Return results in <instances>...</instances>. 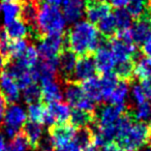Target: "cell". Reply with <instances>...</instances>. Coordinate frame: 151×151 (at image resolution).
Returning a JSON list of instances; mask_svg holds the SVG:
<instances>
[{
  "label": "cell",
  "instance_id": "ee69618b",
  "mask_svg": "<svg viewBox=\"0 0 151 151\" xmlns=\"http://www.w3.org/2000/svg\"><path fill=\"white\" fill-rule=\"evenodd\" d=\"M84 151H101V150H99V147H97V146H95L94 144H91L90 146H88V147H87V148L85 149Z\"/></svg>",
  "mask_w": 151,
  "mask_h": 151
},
{
  "label": "cell",
  "instance_id": "e0dca14e",
  "mask_svg": "<svg viewBox=\"0 0 151 151\" xmlns=\"http://www.w3.org/2000/svg\"><path fill=\"white\" fill-rule=\"evenodd\" d=\"M42 99L48 105L61 101L63 99V89L56 79L40 81Z\"/></svg>",
  "mask_w": 151,
  "mask_h": 151
},
{
  "label": "cell",
  "instance_id": "8992f818",
  "mask_svg": "<svg viewBox=\"0 0 151 151\" xmlns=\"http://www.w3.org/2000/svg\"><path fill=\"white\" fill-rule=\"evenodd\" d=\"M77 132V128L71 124L62 123L53 125L49 130V140L55 151H66Z\"/></svg>",
  "mask_w": 151,
  "mask_h": 151
},
{
  "label": "cell",
  "instance_id": "c3c4849f",
  "mask_svg": "<svg viewBox=\"0 0 151 151\" xmlns=\"http://www.w3.org/2000/svg\"><path fill=\"white\" fill-rule=\"evenodd\" d=\"M142 151H151V146L150 147H147V148H144Z\"/></svg>",
  "mask_w": 151,
  "mask_h": 151
},
{
  "label": "cell",
  "instance_id": "7c38bea8",
  "mask_svg": "<svg viewBox=\"0 0 151 151\" xmlns=\"http://www.w3.org/2000/svg\"><path fill=\"white\" fill-rule=\"evenodd\" d=\"M129 35L132 42L137 46H141L151 35V12L132 22L129 28Z\"/></svg>",
  "mask_w": 151,
  "mask_h": 151
},
{
  "label": "cell",
  "instance_id": "4316f807",
  "mask_svg": "<svg viewBox=\"0 0 151 151\" xmlns=\"http://www.w3.org/2000/svg\"><path fill=\"white\" fill-rule=\"evenodd\" d=\"M134 77L138 80L151 79V59L146 56L138 57L134 61Z\"/></svg>",
  "mask_w": 151,
  "mask_h": 151
},
{
  "label": "cell",
  "instance_id": "bcb514c9",
  "mask_svg": "<svg viewBox=\"0 0 151 151\" xmlns=\"http://www.w3.org/2000/svg\"><path fill=\"white\" fill-rule=\"evenodd\" d=\"M146 123H147V124H148V125H149V127H150V128H151V115H150V117H149L148 121H147V122H146Z\"/></svg>",
  "mask_w": 151,
  "mask_h": 151
},
{
  "label": "cell",
  "instance_id": "7402d4cb",
  "mask_svg": "<svg viewBox=\"0 0 151 151\" xmlns=\"http://www.w3.org/2000/svg\"><path fill=\"white\" fill-rule=\"evenodd\" d=\"M129 90L130 88L127 81L119 80L107 103L115 106H126V101L129 97Z\"/></svg>",
  "mask_w": 151,
  "mask_h": 151
},
{
  "label": "cell",
  "instance_id": "e575fe53",
  "mask_svg": "<svg viewBox=\"0 0 151 151\" xmlns=\"http://www.w3.org/2000/svg\"><path fill=\"white\" fill-rule=\"evenodd\" d=\"M6 146L9 151H27L28 148L30 147L22 132H20L15 138L12 139L11 142L6 144Z\"/></svg>",
  "mask_w": 151,
  "mask_h": 151
},
{
  "label": "cell",
  "instance_id": "603a6c76",
  "mask_svg": "<svg viewBox=\"0 0 151 151\" xmlns=\"http://www.w3.org/2000/svg\"><path fill=\"white\" fill-rule=\"evenodd\" d=\"M124 9L128 12L132 19L137 20L151 12L150 0H129Z\"/></svg>",
  "mask_w": 151,
  "mask_h": 151
},
{
  "label": "cell",
  "instance_id": "836d02e7",
  "mask_svg": "<svg viewBox=\"0 0 151 151\" xmlns=\"http://www.w3.org/2000/svg\"><path fill=\"white\" fill-rule=\"evenodd\" d=\"M23 99L26 104L37 103L42 99V91H40V86L37 84V82H34L30 84L29 86L26 87L24 90H22Z\"/></svg>",
  "mask_w": 151,
  "mask_h": 151
},
{
  "label": "cell",
  "instance_id": "b9f144b4",
  "mask_svg": "<svg viewBox=\"0 0 151 151\" xmlns=\"http://www.w3.org/2000/svg\"><path fill=\"white\" fill-rule=\"evenodd\" d=\"M6 62H7V59L5 58L2 53H0V73L3 71V68H4Z\"/></svg>",
  "mask_w": 151,
  "mask_h": 151
},
{
  "label": "cell",
  "instance_id": "277c9868",
  "mask_svg": "<svg viewBox=\"0 0 151 151\" xmlns=\"http://www.w3.org/2000/svg\"><path fill=\"white\" fill-rule=\"evenodd\" d=\"M27 112L23 106L19 104H11L6 108L3 117V134L5 138L12 140L21 132L23 126L27 122Z\"/></svg>",
  "mask_w": 151,
  "mask_h": 151
},
{
  "label": "cell",
  "instance_id": "4fadbf2b",
  "mask_svg": "<svg viewBox=\"0 0 151 151\" xmlns=\"http://www.w3.org/2000/svg\"><path fill=\"white\" fill-rule=\"evenodd\" d=\"M112 13V5L101 0H85V15L87 21L97 24Z\"/></svg>",
  "mask_w": 151,
  "mask_h": 151
},
{
  "label": "cell",
  "instance_id": "f6af8a7d",
  "mask_svg": "<svg viewBox=\"0 0 151 151\" xmlns=\"http://www.w3.org/2000/svg\"><path fill=\"white\" fill-rule=\"evenodd\" d=\"M3 2H17L18 0H2Z\"/></svg>",
  "mask_w": 151,
  "mask_h": 151
},
{
  "label": "cell",
  "instance_id": "5bb4252c",
  "mask_svg": "<svg viewBox=\"0 0 151 151\" xmlns=\"http://www.w3.org/2000/svg\"><path fill=\"white\" fill-rule=\"evenodd\" d=\"M48 109V115H47L46 124L47 125H56V124L66 123L69 120L71 114L70 106L67 103L57 101L54 104H50Z\"/></svg>",
  "mask_w": 151,
  "mask_h": 151
},
{
  "label": "cell",
  "instance_id": "ab89813d",
  "mask_svg": "<svg viewBox=\"0 0 151 151\" xmlns=\"http://www.w3.org/2000/svg\"><path fill=\"white\" fill-rule=\"evenodd\" d=\"M101 151H123L115 142H112V143H108V144L104 145L101 147Z\"/></svg>",
  "mask_w": 151,
  "mask_h": 151
},
{
  "label": "cell",
  "instance_id": "9a60e30c",
  "mask_svg": "<svg viewBox=\"0 0 151 151\" xmlns=\"http://www.w3.org/2000/svg\"><path fill=\"white\" fill-rule=\"evenodd\" d=\"M61 5L66 23H77L85 15V0H63Z\"/></svg>",
  "mask_w": 151,
  "mask_h": 151
},
{
  "label": "cell",
  "instance_id": "d4e9b609",
  "mask_svg": "<svg viewBox=\"0 0 151 151\" xmlns=\"http://www.w3.org/2000/svg\"><path fill=\"white\" fill-rule=\"evenodd\" d=\"M13 61L19 64L20 66L24 67V68L32 69L40 62V55H38V52L35 47L29 46L19 58Z\"/></svg>",
  "mask_w": 151,
  "mask_h": 151
},
{
  "label": "cell",
  "instance_id": "3957f363",
  "mask_svg": "<svg viewBox=\"0 0 151 151\" xmlns=\"http://www.w3.org/2000/svg\"><path fill=\"white\" fill-rule=\"evenodd\" d=\"M66 21L59 6L42 2L38 4L36 17V32L38 37L47 34H62L66 27Z\"/></svg>",
  "mask_w": 151,
  "mask_h": 151
},
{
  "label": "cell",
  "instance_id": "8d00e7d4",
  "mask_svg": "<svg viewBox=\"0 0 151 151\" xmlns=\"http://www.w3.org/2000/svg\"><path fill=\"white\" fill-rule=\"evenodd\" d=\"M140 85L142 87L144 94L146 96V99L151 103V79L148 80H142L140 82Z\"/></svg>",
  "mask_w": 151,
  "mask_h": 151
},
{
  "label": "cell",
  "instance_id": "5b68a950",
  "mask_svg": "<svg viewBox=\"0 0 151 151\" xmlns=\"http://www.w3.org/2000/svg\"><path fill=\"white\" fill-rule=\"evenodd\" d=\"M63 97H65L66 103L73 109L94 113L95 104L86 96L80 83L66 82L63 90Z\"/></svg>",
  "mask_w": 151,
  "mask_h": 151
},
{
  "label": "cell",
  "instance_id": "74e56055",
  "mask_svg": "<svg viewBox=\"0 0 151 151\" xmlns=\"http://www.w3.org/2000/svg\"><path fill=\"white\" fill-rule=\"evenodd\" d=\"M141 51H142L144 56L151 59V35L146 40H144L143 44L141 45Z\"/></svg>",
  "mask_w": 151,
  "mask_h": 151
},
{
  "label": "cell",
  "instance_id": "2e32d148",
  "mask_svg": "<svg viewBox=\"0 0 151 151\" xmlns=\"http://www.w3.org/2000/svg\"><path fill=\"white\" fill-rule=\"evenodd\" d=\"M3 34V33H2ZM29 42L26 38L22 40H7L3 36L2 42L0 46V50L7 60H16L19 58L22 54L26 51V49L29 47Z\"/></svg>",
  "mask_w": 151,
  "mask_h": 151
},
{
  "label": "cell",
  "instance_id": "f1b7e54d",
  "mask_svg": "<svg viewBox=\"0 0 151 151\" xmlns=\"http://www.w3.org/2000/svg\"><path fill=\"white\" fill-rule=\"evenodd\" d=\"M99 80H101V87L104 101H108V99L111 96L115 87L117 86L119 79L114 73H106V75H101Z\"/></svg>",
  "mask_w": 151,
  "mask_h": 151
},
{
  "label": "cell",
  "instance_id": "30bf717a",
  "mask_svg": "<svg viewBox=\"0 0 151 151\" xmlns=\"http://www.w3.org/2000/svg\"><path fill=\"white\" fill-rule=\"evenodd\" d=\"M93 59H94L97 73L101 75L113 73L117 64L108 42H105V44L101 42V46L95 50Z\"/></svg>",
  "mask_w": 151,
  "mask_h": 151
},
{
  "label": "cell",
  "instance_id": "484cf974",
  "mask_svg": "<svg viewBox=\"0 0 151 151\" xmlns=\"http://www.w3.org/2000/svg\"><path fill=\"white\" fill-rule=\"evenodd\" d=\"M26 112H27V117L29 118V121L36 122L40 124H46L48 109L42 103L37 101V103L30 104L28 105Z\"/></svg>",
  "mask_w": 151,
  "mask_h": 151
},
{
  "label": "cell",
  "instance_id": "cb8c5ba5",
  "mask_svg": "<svg viewBox=\"0 0 151 151\" xmlns=\"http://www.w3.org/2000/svg\"><path fill=\"white\" fill-rule=\"evenodd\" d=\"M70 124L76 128L89 127L91 123L94 121V113H91L84 110L73 109L70 114Z\"/></svg>",
  "mask_w": 151,
  "mask_h": 151
},
{
  "label": "cell",
  "instance_id": "52a82bcc",
  "mask_svg": "<svg viewBox=\"0 0 151 151\" xmlns=\"http://www.w3.org/2000/svg\"><path fill=\"white\" fill-rule=\"evenodd\" d=\"M65 40L62 34H47L38 37L36 50L42 59L59 58L62 51L65 49Z\"/></svg>",
  "mask_w": 151,
  "mask_h": 151
},
{
  "label": "cell",
  "instance_id": "7dc6e473",
  "mask_svg": "<svg viewBox=\"0 0 151 151\" xmlns=\"http://www.w3.org/2000/svg\"><path fill=\"white\" fill-rule=\"evenodd\" d=\"M2 38H3L2 31H0V46H1V42H2Z\"/></svg>",
  "mask_w": 151,
  "mask_h": 151
},
{
  "label": "cell",
  "instance_id": "ac0fdd59",
  "mask_svg": "<svg viewBox=\"0 0 151 151\" xmlns=\"http://www.w3.org/2000/svg\"><path fill=\"white\" fill-rule=\"evenodd\" d=\"M3 36L7 40H22L31 35V29L21 18L4 24Z\"/></svg>",
  "mask_w": 151,
  "mask_h": 151
},
{
  "label": "cell",
  "instance_id": "f907efd6",
  "mask_svg": "<svg viewBox=\"0 0 151 151\" xmlns=\"http://www.w3.org/2000/svg\"><path fill=\"white\" fill-rule=\"evenodd\" d=\"M101 1H104V2H111V0H101Z\"/></svg>",
  "mask_w": 151,
  "mask_h": 151
},
{
  "label": "cell",
  "instance_id": "f5cc1de1",
  "mask_svg": "<svg viewBox=\"0 0 151 151\" xmlns=\"http://www.w3.org/2000/svg\"><path fill=\"white\" fill-rule=\"evenodd\" d=\"M149 144H150V146H151V138H150V142H149Z\"/></svg>",
  "mask_w": 151,
  "mask_h": 151
},
{
  "label": "cell",
  "instance_id": "4dcf8cb0",
  "mask_svg": "<svg viewBox=\"0 0 151 151\" xmlns=\"http://www.w3.org/2000/svg\"><path fill=\"white\" fill-rule=\"evenodd\" d=\"M114 17L116 20V24H117V29L118 32L126 31L128 30L132 25V16L128 14V12L125 9H116L115 12H113Z\"/></svg>",
  "mask_w": 151,
  "mask_h": 151
},
{
  "label": "cell",
  "instance_id": "60d3db41",
  "mask_svg": "<svg viewBox=\"0 0 151 151\" xmlns=\"http://www.w3.org/2000/svg\"><path fill=\"white\" fill-rule=\"evenodd\" d=\"M129 0H111V5L116 9H124Z\"/></svg>",
  "mask_w": 151,
  "mask_h": 151
},
{
  "label": "cell",
  "instance_id": "816d5d0a",
  "mask_svg": "<svg viewBox=\"0 0 151 151\" xmlns=\"http://www.w3.org/2000/svg\"><path fill=\"white\" fill-rule=\"evenodd\" d=\"M0 13H1V4H0Z\"/></svg>",
  "mask_w": 151,
  "mask_h": 151
},
{
  "label": "cell",
  "instance_id": "7bdbcfd3",
  "mask_svg": "<svg viewBox=\"0 0 151 151\" xmlns=\"http://www.w3.org/2000/svg\"><path fill=\"white\" fill-rule=\"evenodd\" d=\"M63 0H45V2L48 3V4H51V5H55V6H59L61 5Z\"/></svg>",
  "mask_w": 151,
  "mask_h": 151
},
{
  "label": "cell",
  "instance_id": "8fae6325",
  "mask_svg": "<svg viewBox=\"0 0 151 151\" xmlns=\"http://www.w3.org/2000/svg\"><path fill=\"white\" fill-rule=\"evenodd\" d=\"M0 93L9 104H16L21 99V89L17 81L7 70L0 73Z\"/></svg>",
  "mask_w": 151,
  "mask_h": 151
},
{
  "label": "cell",
  "instance_id": "7a4b0ae2",
  "mask_svg": "<svg viewBox=\"0 0 151 151\" xmlns=\"http://www.w3.org/2000/svg\"><path fill=\"white\" fill-rule=\"evenodd\" d=\"M95 24L81 20L73 24L66 33L65 44L69 51L77 56H86L94 53L101 46V37Z\"/></svg>",
  "mask_w": 151,
  "mask_h": 151
},
{
  "label": "cell",
  "instance_id": "83f0119b",
  "mask_svg": "<svg viewBox=\"0 0 151 151\" xmlns=\"http://www.w3.org/2000/svg\"><path fill=\"white\" fill-rule=\"evenodd\" d=\"M97 29H99L101 35L104 36L105 38H111L117 34V24H116L113 12L106 18H104L101 22L97 23Z\"/></svg>",
  "mask_w": 151,
  "mask_h": 151
},
{
  "label": "cell",
  "instance_id": "f35d334b",
  "mask_svg": "<svg viewBox=\"0 0 151 151\" xmlns=\"http://www.w3.org/2000/svg\"><path fill=\"white\" fill-rule=\"evenodd\" d=\"M6 103L7 101H5L3 95L0 93V123L3 121V117H4L5 111H6V108H7Z\"/></svg>",
  "mask_w": 151,
  "mask_h": 151
},
{
  "label": "cell",
  "instance_id": "6da1fadb",
  "mask_svg": "<svg viewBox=\"0 0 151 151\" xmlns=\"http://www.w3.org/2000/svg\"><path fill=\"white\" fill-rule=\"evenodd\" d=\"M151 128L146 122L134 120L129 111H126L119 120L115 143L123 151H138L149 144Z\"/></svg>",
  "mask_w": 151,
  "mask_h": 151
},
{
  "label": "cell",
  "instance_id": "1f68e13d",
  "mask_svg": "<svg viewBox=\"0 0 151 151\" xmlns=\"http://www.w3.org/2000/svg\"><path fill=\"white\" fill-rule=\"evenodd\" d=\"M134 61H125V62L118 63L113 73L117 76L119 80L129 81L132 78H134Z\"/></svg>",
  "mask_w": 151,
  "mask_h": 151
},
{
  "label": "cell",
  "instance_id": "44dd1931",
  "mask_svg": "<svg viewBox=\"0 0 151 151\" xmlns=\"http://www.w3.org/2000/svg\"><path fill=\"white\" fill-rule=\"evenodd\" d=\"M80 84L84 93L86 94V96L89 99H91L94 104L104 101L101 87V80H99V77L94 76V77L87 79V80H85L84 82L80 83Z\"/></svg>",
  "mask_w": 151,
  "mask_h": 151
},
{
  "label": "cell",
  "instance_id": "9c48e42d",
  "mask_svg": "<svg viewBox=\"0 0 151 151\" xmlns=\"http://www.w3.org/2000/svg\"><path fill=\"white\" fill-rule=\"evenodd\" d=\"M96 73L97 70L93 57L91 55L80 56V58L77 60V63H76L73 75L67 82L82 83L87 79L96 76Z\"/></svg>",
  "mask_w": 151,
  "mask_h": 151
},
{
  "label": "cell",
  "instance_id": "d590c367",
  "mask_svg": "<svg viewBox=\"0 0 151 151\" xmlns=\"http://www.w3.org/2000/svg\"><path fill=\"white\" fill-rule=\"evenodd\" d=\"M129 96L132 97V101H134L136 106L147 101L146 96H145L144 91H143L140 83H139V84L132 85V88H130V90H129Z\"/></svg>",
  "mask_w": 151,
  "mask_h": 151
},
{
  "label": "cell",
  "instance_id": "d6986e66",
  "mask_svg": "<svg viewBox=\"0 0 151 151\" xmlns=\"http://www.w3.org/2000/svg\"><path fill=\"white\" fill-rule=\"evenodd\" d=\"M22 134L27 140L28 144L31 148L36 149L40 146V143L42 141L44 136V129L42 124L36 123V122L27 121L25 125L22 128Z\"/></svg>",
  "mask_w": 151,
  "mask_h": 151
},
{
  "label": "cell",
  "instance_id": "d6a6232c",
  "mask_svg": "<svg viewBox=\"0 0 151 151\" xmlns=\"http://www.w3.org/2000/svg\"><path fill=\"white\" fill-rule=\"evenodd\" d=\"M134 120L140 122H147L151 115V103L145 101L140 105H137L132 111L129 112Z\"/></svg>",
  "mask_w": 151,
  "mask_h": 151
},
{
  "label": "cell",
  "instance_id": "681fc988",
  "mask_svg": "<svg viewBox=\"0 0 151 151\" xmlns=\"http://www.w3.org/2000/svg\"><path fill=\"white\" fill-rule=\"evenodd\" d=\"M42 151H54L53 149H42Z\"/></svg>",
  "mask_w": 151,
  "mask_h": 151
},
{
  "label": "cell",
  "instance_id": "f546056e",
  "mask_svg": "<svg viewBox=\"0 0 151 151\" xmlns=\"http://www.w3.org/2000/svg\"><path fill=\"white\" fill-rule=\"evenodd\" d=\"M1 13L3 14L4 24H7L20 18L21 4L18 2H2L1 3Z\"/></svg>",
  "mask_w": 151,
  "mask_h": 151
},
{
  "label": "cell",
  "instance_id": "ffe728a7",
  "mask_svg": "<svg viewBox=\"0 0 151 151\" xmlns=\"http://www.w3.org/2000/svg\"><path fill=\"white\" fill-rule=\"evenodd\" d=\"M77 60H78L77 55L69 51L68 49H64L59 56V71L66 82L69 81L73 75Z\"/></svg>",
  "mask_w": 151,
  "mask_h": 151
},
{
  "label": "cell",
  "instance_id": "ba28073f",
  "mask_svg": "<svg viewBox=\"0 0 151 151\" xmlns=\"http://www.w3.org/2000/svg\"><path fill=\"white\" fill-rule=\"evenodd\" d=\"M107 42L115 57L117 64L125 61H136L138 58V47L132 40H124L115 35L109 38Z\"/></svg>",
  "mask_w": 151,
  "mask_h": 151
}]
</instances>
